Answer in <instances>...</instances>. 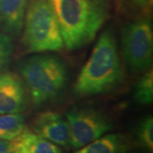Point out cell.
<instances>
[{"label": "cell", "instance_id": "obj_13", "mask_svg": "<svg viewBox=\"0 0 153 153\" xmlns=\"http://www.w3.org/2000/svg\"><path fill=\"white\" fill-rule=\"evenodd\" d=\"M134 99L137 104L150 105L153 100V72L149 70L137 82L134 92Z\"/></svg>", "mask_w": 153, "mask_h": 153}, {"label": "cell", "instance_id": "obj_8", "mask_svg": "<svg viewBox=\"0 0 153 153\" xmlns=\"http://www.w3.org/2000/svg\"><path fill=\"white\" fill-rule=\"evenodd\" d=\"M34 133L57 146H70L69 124L60 115L47 111L39 114L33 122Z\"/></svg>", "mask_w": 153, "mask_h": 153}, {"label": "cell", "instance_id": "obj_1", "mask_svg": "<svg viewBox=\"0 0 153 153\" xmlns=\"http://www.w3.org/2000/svg\"><path fill=\"white\" fill-rule=\"evenodd\" d=\"M69 50L93 41L109 16L105 0H48Z\"/></svg>", "mask_w": 153, "mask_h": 153}, {"label": "cell", "instance_id": "obj_6", "mask_svg": "<svg viewBox=\"0 0 153 153\" xmlns=\"http://www.w3.org/2000/svg\"><path fill=\"white\" fill-rule=\"evenodd\" d=\"M70 128V146L79 149L112 128L110 120L92 108H74L66 113Z\"/></svg>", "mask_w": 153, "mask_h": 153}, {"label": "cell", "instance_id": "obj_11", "mask_svg": "<svg viewBox=\"0 0 153 153\" xmlns=\"http://www.w3.org/2000/svg\"><path fill=\"white\" fill-rule=\"evenodd\" d=\"M129 143L124 135L111 134L88 143L75 153H127Z\"/></svg>", "mask_w": 153, "mask_h": 153}, {"label": "cell", "instance_id": "obj_16", "mask_svg": "<svg viewBox=\"0 0 153 153\" xmlns=\"http://www.w3.org/2000/svg\"><path fill=\"white\" fill-rule=\"evenodd\" d=\"M0 153H11L10 141L0 140Z\"/></svg>", "mask_w": 153, "mask_h": 153}, {"label": "cell", "instance_id": "obj_14", "mask_svg": "<svg viewBox=\"0 0 153 153\" xmlns=\"http://www.w3.org/2000/svg\"><path fill=\"white\" fill-rule=\"evenodd\" d=\"M136 135L140 144L149 152L153 149V119L152 117H147L138 125Z\"/></svg>", "mask_w": 153, "mask_h": 153}, {"label": "cell", "instance_id": "obj_2", "mask_svg": "<svg viewBox=\"0 0 153 153\" xmlns=\"http://www.w3.org/2000/svg\"><path fill=\"white\" fill-rule=\"evenodd\" d=\"M123 71L114 34L105 31L77 76L74 93L86 96L109 92L120 84Z\"/></svg>", "mask_w": 153, "mask_h": 153}, {"label": "cell", "instance_id": "obj_3", "mask_svg": "<svg viewBox=\"0 0 153 153\" xmlns=\"http://www.w3.org/2000/svg\"><path fill=\"white\" fill-rule=\"evenodd\" d=\"M19 71L36 105L56 98L67 82L66 65L55 55H39L27 58L20 63Z\"/></svg>", "mask_w": 153, "mask_h": 153}, {"label": "cell", "instance_id": "obj_9", "mask_svg": "<svg viewBox=\"0 0 153 153\" xmlns=\"http://www.w3.org/2000/svg\"><path fill=\"white\" fill-rule=\"evenodd\" d=\"M29 0H0V25L13 36L22 32Z\"/></svg>", "mask_w": 153, "mask_h": 153}, {"label": "cell", "instance_id": "obj_15", "mask_svg": "<svg viewBox=\"0 0 153 153\" xmlns=\"http://www.w3.org/2000/svg\"><path fill=\"white\" fill-rule=\"evenodd\" d=\"M13 53V44L10 38L0 32V73L10 63Z\"/></svg>", "mask_w": 153, "mask_h": 153}, {"label": "cell", "instance_id": "obj_17", "mask_svg": "<svg viewBox=\"0 0 153 153\" xmlns=\"http://www.w3.org/2000/svg\"><path fill=\"white\" fill-rule=\"evenodd\" d=\"M135 2H136L137 4H146V0H135Z\"/></svg>", "mask_w": 153, "mask_h": 153}, {"label": "cell", "instance_id": "obj_12", "mask_svg": "<svg viewBox=\"0 0 153 153\" xmlns=\"http://www.w3.org/2000/svg\"><path fill=\"white\" fill-rule=\"evenodd\" d=\"M25 128V118L21 113L0 115V140L10 141Z\"/></svg>", "mask_w": 153, "mask_h": 153}, {"label": "cell", "instance_id": "obj_7", "mask_svg": "<svg viewBox=\"0 0 153 153\" xmlns=\"http://www.w3.org/2000/svg\"><path fill=\"white\" fill-rule=\"evenodd\" d=\"M27 99L21 78L13 72L0 73V115L21 113Z\"/></svg>", "mask_w": 153, "mask_h": 153}, {"label": "cell", "instance_id": "obj_5", "mask_svg": "<svg viewBox=\"0 0 153 153\" xmlns=\"http://www.w3.org/2000/svg\"><path fill=\"white\" fill-rule=\"evenodd\" d=\"M122 48L126 62L132 70L144 71L152 65L153 30L146 19L129 23L122 32Z\"/></svg>", "mask_w": 153, "mask_h": 153}, {"label": "cell", "instance_id": "obj_4", "mask_svg": "<svg viewBox=\"0 0 153 153\" xmlns=\"http://www.w3.org/2000/svg\"><path fill=\"white\" fill-rule=\"evenodd\" d=\"M22 42L28 52L59 51L64 48L60 27L48 0H29Z\"/></svg>", "mask_w": 153, "mask_h": 153}, {"label": "cell", "instance_id": "obj_10", "mask_svg": "<svg viewBox=\"0 0 153 153\" xmlns=\"http://www.w3.org/2000/svg\"><path fill=\"white\" fill-rule=\"evenodd\" d=\"M10 148L11 153H61L57 145L26 128L10 141Z\"/></svg>", "mask_w": 153, "mask_h": 153}]
</instances>
